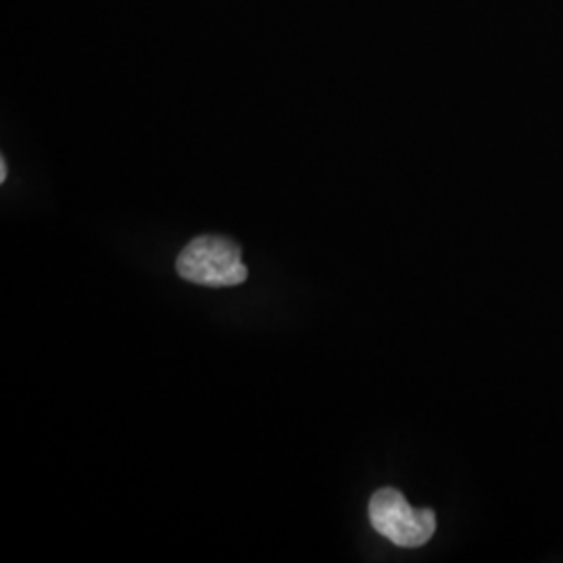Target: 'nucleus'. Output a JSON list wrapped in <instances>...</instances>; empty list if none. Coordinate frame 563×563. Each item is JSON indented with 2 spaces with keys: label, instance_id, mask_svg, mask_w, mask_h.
Listing matches in <instances>:
<instances>
[{
  "label": "nucleus",
  "instance_id": "f257e3e1",
  "mask_svg": "<svg viewBox=\"0 0 563 563\" xmlns=\"http://www.w3.org/2000/svg\"><path fill=\"white\" fill-rule=\"evenodd\" d=\"M176 269L184 280L209 288L239 286L249 276L242 263L241 246L222 236H199L188 242L176 262Z\"/></svg>",
  "mask_w": 563,
  "mask_h": 563
},
{
  "label": "nucleus",
  "instance_id": "f03ea898",
  "mask_svg": "<svg viewBox=\"0 0 563 563\" xmlns=\"http://www.w3.org/2000/svg\"><path fill=\"white\" fill-rule=\"evenodd\" d=\"M369 522L384 539L399 547H422L437 530L432 509H413L397 488H383L369 501Z\"/></svg>",
  "mask_w": 563,
  "mask_h": 563
},
{
  "label": "nucleus",
  "instance_id": "7ed1b4c3",
  "mask_svg": "<svg viewBox=\"0 0 563 563\" xmlns=\"http://www.w3.org/2000/svg\"><path fill=\"white\" fill-rule=\"evenodd\" d=\"M4 178H7V163L2 159V174H0V180L4 181Z\"/></svg>",
  "mask_w": 563,
  "mask_h": 563
}]
</instances>
